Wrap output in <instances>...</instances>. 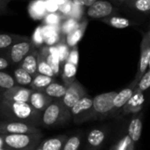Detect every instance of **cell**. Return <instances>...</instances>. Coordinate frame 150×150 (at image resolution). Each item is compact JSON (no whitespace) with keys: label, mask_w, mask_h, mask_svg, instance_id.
<instances>
[{"label":"cell","mask_w":150,"mask_h":150,"mask_svg":"<svg viewBox=\"0 0 150 150\" xmlns=\"http://www.w3.org/2000/svg\"><path fill=\"white\" fill-rule=\"evenodd\" d=\"M8 3L9 0H0V14L3 13L6 10Z\"/></svg>","instance_id":"ee69618b"},{"label":"cell","mask_w":150,"mask_h":150,"mask_svg":"<svg viewBox=\"0 0 150 150\" xmlns=\"http://www.w3.org/2000/svg\"><path fill=\"white\" fill-rule=\"evenodd\" d=\"M39 57V51L35 49L30 53H28L21 62V67L27 71L32 76L37 73V63Z\"/></svg>","instance_id":"d6986e66"},{"label":"cell","mask_w":150,"mask_h":150,"mask_svg":"<svg viewBox=\"0 0 150 150\" xmlns=\"http://www.w3.org/2000/svg\"><path fill=\"white\" fill-rule=\"evenodd\" d=\"M109 135L107 127H97L92 129L87 137V142L90 149L96 150L102 147Z\"/></svg>","instance_id":"9a60e30c"},{"label":"cell","mask_w":150,"mask_h":150,"mask_svg":"<svg viewBox=\"0 0 150 150\" xmlns=\"http://www.w3.org/2000/svg\"><path fill=\"white\" fill-rule=\"evenodd\" d=\"M116 91L97 95L93 98V120H103L114 117L113 99Z\"/></svg>","instance_id":"277c9868"},{"label":"cell","mask_w":150,"mask_h":150,"mask_svg":"<svg viewBox=\"0 0 150 150\" xmlns=\"http://www.w3.org/2000/svg\"><path fill=\"white\" fill-rule=\"evenodd\" d=\"M35 49V45L31 41V39H26L20 41L13 44L6 51V56L13 65L20 64L22 59L32 50Z\"/></svg>","instance_id":"8992f818"},{"label":"cell","mask_w":150,"mask_h":150,"mask_svg":"<svg viewBox=\"0 0 150 150\" xmlns=\"http://www.w3.org/2000/svg\"><path fill=\"white\" fill-rule=\"evenodd\" d=\"M66 86L64 84H60L57 82H51L50 85H48L43 91L52 99H61L66 91Z\"/></svg>","instance_id":"d4e9b609"},{"label":"cell","mask_w":150,"mask_h":150,"mask_svg":"<svg viewBox=\"0 0 150 150\" xmlns=\"http://www.w3.org/2000/svg\"><path fill=\"white\" fill-rule=\"evenodd\" d=\"M10 61L7 58L6 55L0 56V71H4L6 70L9 65H10Z\"/></svg>","instance_id":"7bdbcfd3"},{"label":"cell","mask_w":150,"mask_h":150,"mask_svg":"<svg viewBox=\"0 0 150 150\" xmlns=\"http://www.w3.org/2000/svg\"><path fill=\"white\" fill-rule=\"evenodd\" d=\"M81 145V136L79 134L72 135L66 139L62 150H79Z\"/></svg>","instance_id":"4dcf8cb0"},{"label":"cell","mask_w":150,"mask_h":150,"mask_svg":"<svg viewBox=\"0 0 150 150\" xmlns=\"http://www.w3.org/2000/svg\"><path fill=\"white\" fill-rule=\"evenodd\" d=\"M66 61L78 66V64H79V50H78L77 45H75V46L71 48Z\"/></svg>","instance_id":"f35d334b"},{"label":"cell","mask_w":150,"mask_h":150,"mask_svg":"<svg viewBox=\"0 0 150 150\" xmlns=\"http://www.w3.org/2000/svg\"><path fill=\"white\" fill-rule=\"evenodd\" d=\"M71 6H72L71 0H68V1H66L65 3H64L63 5L58 6V11L57 12L62 15L63 21L69 17L70 13L71 11Z\"/></svg>","instance_id":"74e56055"},{"label":"cell","mask_w":150,"mask_h":150,"mask_svg":"<svg viewBox=\"0 0 150 150\" xmlns=\"http://www.w3.org/2000/svg\"><path fill=\"white\" fill-rule=\"evenodd\" d=\"M147 70H150V58H149V64H148V68Z\"/></svg>","instance_id":"681fc988"},{"label":"cell","mask_w":150,"mask_h":150,"mask_svg":"<svg viewBox=\"0 0 150 150\" xmlns=\"http://www.w3.org/2000/svg\"><path fill=\"white\" fill-rule=\"evenodd\" d=\"M37 72L41 73V74L47 75V76L53 77V78L56 77L52 68L47 63L45 57L42 51H39V57H38V63H37Z\"/></svg>","instance_id":"f1b7e54d"},{"label":"cell","mask_w":150,"mask_h":150,"mask_svg":"<svg viewBox=\"0 0 150 150\" xmlns=\"http://www.w3.org/2000/svg\"><path fill=\"white\" fill-rule=\"evenodd\" d=\"M0 117L8 121H20L31 125H41L42 113L28 103L14 102L0 96Z\"/></svg>","instance_id":"6da1fadb"},{"label":"cell","mask_w":150,"mask_h":150,"mask_svg":"<svg viewBox=\"0 0 150 150\" xmlns=\"http://www.w3.org/2000/svg\"><path fill=\"white\" fill-rule=\"evenodd\" d=\"M53 81H55V78L37 72L35 76H33V81L29 87L31 89L43 90L48 85H50Z\"/></svg>","instance_id":"cb8c5ba5"},{"label":"cell","mask_w":150,"mask_h":150,"mask_svg":"<svg viewBox=\"0 0 150 150\" xmlns=\"http://www.w3.org/2000/svg\"><path fill=\"white\" fill-rule=\"evenodd\" d=\"M117 150H134L135 149V144L131 140L127 133L125 132L122 138L116 143Z\"/></svg>","instance_id":"e575fe53"},{"label":"cell","mask_w":150,"mask_h":150,"mask_svg":"<svg viewBox=\"0 0 150 150\" xmlns=\"http://www.w3.org/2000/svg\"><path fill=\"white\" fill-rule=\"evenodd\" d=\"M42 33L43 37V44L46 46H54L61 39L60 26H50L42 24Z\"/></svg>","instance_id":"ac0fdd59"},{"label":"cell","mask_w":150,"mask_h":150,"mask_svg":"<svg viewBox=\"0 0 150 150\" xmlns=\"http://www.w3.org/2000/svg\"><path fill=\"white\" fill-rule=\"evenodd\" d=\"M145 96L144 92L139 90L135 88L134 92L125 105L123 107L121 113L122 115H129V114H136L142 110L145 104Z\"/></svg>","instance_id":"8fae6325"},{"label":"cell","mask_w":150,"mask_h":150,"mask_svg":"<svg viewBox=\"0 0 150 150\" xmlns=\"http://www.w3.org/2000/svg\"><path fill=\"white\" fill-rule=\"evenodd\" d=\"M62 21H63V17L58 12L48 13L42 19L43 24L50 25V26H60Z\"/></svg>","instance_id":"836d02e7"},{"label":"cell","mask_w":150,"mask_h":150,"mask_svg":"<svg viewBox=\"0 0 150 150\" xmlns=\"http://www.w3.org/2000/svg\"><path fill=\"white\" fill-rule=\"evenodd\" d=\"M103 23L107 24L114 28H117V29H124L126 28H129L132 25H135L136 23L127 18L125 17H121V16H117V15H111L106 18H103L102 20H100Z\"/></svg>","instance_id":"ffe728a7"},{"label":"cell","mask_w":150,"mask_h":150,"mask_svg":"<svg viewBox=\"0 0 150 150\" xmlns=\"http://www.w3.org/2000/svg\"><path fill=\"white\" fill-rule=\"evenodd\" d=\"M26 39H28V37L13 34H0V50L6 51L13 44Z\"/></svg>","instance_id":"603a6c76"},{"label":"cell","mask_w":150,"mask_h":150,"mask_svg":"<svg viewBox=\"0 0 150 150\" xmlns=\"http://www.w3.org/2000/svg\"><path fill=\"white\" fill-rule=\"evenodd\" d=\"M13 78L16 81V83L19 86L22 87H28L30 86L32 81H33V76L29 74L27 71H25L23 68L19 66L13 71Z\"/></svg>","instance_id":"4316f807"},{"label":"cell","mask_w":150,"mask_h":150,"mask_svg":"<svg viewBox=\"0 0 150 150\" xmlns=\"http://www.w3.org/2000/svg\"><path fill=\"white\" fill-rule=\"evenodd\" d=\"M97 0H71V2L82 7H89Z\"/></svg>","instance_id":"b9f144b4"},{"label":"cell","mask_w":150,"mask_h":150,"mask_svg":"<svg viewBox=\"0 0 150 150\" xmlns=\"http://www.w3.org/2000/svg\"><path fill=\"white\" fill-rule=\"evenodd\" d=\"M56 47H57V52H58L60 64H62L63 63H64L66 61L71 48L66 44L65 40H64V36L61 37L60 41L56 44Z\"/></svg>","instance_id":"1f68e13d"},{"label":"cell","mask_w":150,"mask_h":150,"mask_svg":"<svg viewBox=\"0 0 150 150\" xmlns=\"http://www.w3.org/2000/svg\"><path fill=\"white\" fill-rule=\"evenodd\" d=\"M42 132L37 126L20 121L0 120V134H18V133H37Z\"/></svg>","instance_id":"52a82bcc"},{"label":"cell","mask_w":150,"mask_h":150,"mask_svg":"<svg viewBox=\"0 0 150 150\" xmlns=\"http://www.w3.org/2000/svg\"><path fill=\"white\" fill-rule=\"evenodd\" d=\"M150 58V39L145 34L143 35L141 43H140V53H139V59L138 64V69L134 78V81L139 82L140 78L144 75V73L147 71L148 64Z\"/></svg>","instance_id":"30bf717a"},{"label":"cell","mask_w":150,"mask_h":150,"mask_svg":"<svg viewBox=\"0 0 150 150\" xmlns=\"http://www.w3.org/2000/svg\"><path fill=\"white\" fill-rule=\"evenodd\" d=\"M86 95H88L86 88L82 86L81 82L75 80L67 86L65 94L60 100L63 104L68 110H70L80 99H81Z\"/></svg>","instance_id":"ba28073f"},{"label":"cell","mask_w":150,"mask_h":150,"mask_svg":"<svg viewBox=\"0 0 150 150\" xmlns=\"http://www.w3.org/2000/svg\"><path fill=\"white\" fill-rule=\"evenodd\" d=\"M88 24V19L83 17L80 21L79 25L64 36L65 42L70 48L77 45V43L81 40V38L83 37V35H84V34L86 32Z\"/></svg>","instance_id":"e0dca14e"},{"label":"cell","mask_w":150,"mask_h":150,"mask_svg":"<svg viewBox=\"0 0 150 150\" xmlns=\"http://www.w3.org/2000/svg\"><path fill=\"white\" fill-rule=\"evenodd\" d=\"M0 120H1V117H0Z\"/></svg>","instance_id":"f907efd6"},{"label":"cell","mask_w":150,"mask_h":150,"mask_svg":"<svg viewBox=\"0 0 150 150\" xmlns=\"http://www.w3.org/2000/svg\"><path fill=\"white\" fill-rule=\"evenodd\" d=\"M110 150H117V145L115 144V145H113L111 147H110Z\"/></svg>","instance_id":"bcb514c9"},{"label":"cell","mask_w":150,"mask_h":150,"mask_svg":"<svg viewBox=\"0 0 150 150\" xmlns=\"http://www.w3.org/2000/svg\"><path fill=\"white\" fill-rule=\"evenodd\" d=\"M85 7H82V6H80L76 4L72 3V6H71V11L70 13V15L69 17H71V18H74L78 21H81L82 18H83V15H84V10Z\"/></svg>","instance_id":"8d00e7d4"},{"label":"cell","mask_w":150,"mask_h":150,"mask_svg":"<svg viewBox=\"0 0 150 150\" xmlns=\"http://www.w3.org/2000/svg\"><path fill=\"white\" fill-rule=\"evenodd\" d=\"M136 88L142 92H145L150 88V70H147L144 73V75L139 81Z\"/></svg>","instance_id":"d590c367"},{"label":"cell","mask_w":150,"mask_h":150,"mask_svg":"<svg viewBox=\"0 0 150 150\" xmlns=\"http://www.w3.org/2000/svg\"><path fill=\"white\" fill-rule=\"evenodd\" d=\"M31 92H32L31 88L16 85L11 88L6 89L2 93H0V96L10 101L28 103Z\"/></svg>","instance_id":"4fadbf2b"},{"label":"cell","mask_w":150,"mask_h":150,"mask_svg":"<svg viewBox=\"0 0 150 150\" xmlns=\"http://www.w3.org/2000/svg\"><path fill=\"white\" fill-rule=\"evenodd\" d=\"M67 137L65 135H59L44 140L40 146L42 150H62L64 141Z\"/></svg>","instance_id":"484cf974"},{"label":"cell","mask_w":150,"mask_h":150,"mask_svg":"<svg viewBox=\"0 0 150 150\" xmlns=\"http://www.w3.org/2000/svg\"><path fill=\"white\" fill-rule=\"evenodd\" d=\"M125 6L131 10L142 14L150 13V0H133Z\"/></svg>","instance_id":"83f0119b"},{"label":"cell","mask_w":150,"mask_h":150,"mask_svg":"<svg viewBox=\"0 0 150 150\" xmlns=\"http://www.w3.org/2000/svg\"><path fill=\"white\" fill-rule=\"evenodd\" d=\"M51 97H50L43 90H36L32 89L31 95L29 96L28 103L37 111L42 113V111L46 109V107L53 101Z\"/></svg>","instance_id":"2e32d148"},{"label":"cell","mask_w":150,"mask_h":150,"mask_svg":"<svg viewBox=\"0 0 150 150\" xmlns=\"http://www.w3.org/2000/svg\"><path fill=\"white\" fill-rule=\"evenodd\" d=\"M117 13V8L112 3L106 0H97L92 6L88 7L87 16L96 20H102L103 18L115 15Z\"/></svg>","instance_id":"9c48e42d"},{"label":"cell","mask_w":150,"mask_h":150,"mask_svg":"<svg viewBox=\"0 0 150 150\" xmlns=\"http://www.w3.org/2000/svg\"><path fill=\"white\" fill-rule=\"evenodd\" d=\"M6 148L11 150H34L42 139V133H18L1 135Z\"/></svg>","instance_id":"3957f363"},{"label":"cell","mask_w":150,"mask_h":150,"mask_svg":"<svg viewBox=\"0 0 150 150\" xmlns=\"http://www.w3.org/2000/svg\"><path fill=\"white\" fill-rule=\"evenodd\" d=\"M70 113L75 124L93 120V98L86 95L70 109Z\"/></svg>","instance_id":"5b68a950"},{"label":"cell","mask_w":150,"mask_h":150,"mask_svg":"<svg viewBox=\"0 0 150 150\" xmlns=\"http://www.w3.org/2000/svg\"><path fill=\"white\" fill-rule=\"evenodd\" d=\"M28 13L34 20H42L47 13L45 0H33L28 6Z\"/></svg>","instance_id":"44dd1931"},{"label":"cell","mask_w":150,"mask_h":150,"mask_svg":"<svg viewBox=\"0 0 150 150\" xmlns=\"http://www.w3.org/2000/svg\"><path fill=\"white\" fill-rule=\"evenodd\" d=\"M71 119L68 110L60 99H54L42 111L41 125L46 127H54L68 123Z\"/></svg>","instance_id":"7a4b0ae2"},{"label":"cell","mask_w":150,"mask_h":150,"mask_svg":"<svg viewBox=\"0 0 150 150\" xmlns=\"http://www.w3.org/2000/svg\"><path fill=\"white\" fill-rule=\"evenodd\" d=\"M34 150H42V149L41 146H37V147H36L35 149H34Z\"/></svg>","instance_id":"c3c4849f"},{"label":"cell","mask_w":150,"mask_h":150,"mask_svg":"<svg viewBox=\"0 0 150 150\" xmlns=\"http://www.w3.org/2000/svg\"><path fill=\"white\" fill-rule=\"evenodd\" d=\"M136 86H137V82L132 81V83L128 87H126L125 88L122 89L119 92H117V94L113 99L114 117H117L121 112L123 107L125 105V103L128 102V100L132 96Z\"/></svg>","instance_id":"5bb4252c"},{"label":"cell","mask_w":150,"mask_h":150,"mask_svg":"<svg viewBox=\"0 0 150 150\" xmlns=\"http://www.w3.org/2000/svg\"><path fill=\"white\" fill-rule=\"evenodd\" d=\"M146 35L148 36V38L150 39V28H149V30H148V31H147V32H146Z\"/></svg>","instance_id":"7dc6e473"},{"label":"cell","mask_w":150,"mask_h":150,"mask_svg":"<svg viewBox=\"0 0 150 150\" xmlns=\"http://www.w3.org/2000/svg\"><path fill=\"white\" fill-rule=\"evenodd\" d=\"M142 128H143V113L140 111L139 113L132 114V117L130 118L127 124L126 133L135 145L140 139Z\"/></svg>","instance_id":"7c38bea8"},{"label":"cell","mask_w":150,"mask_h":150,"mask_svg":"<svg viewBox=\"0 0 150 150\" xmlns=\"http://www.w3.org/2000/svg\"><path fill=\"white\" fill-rule=\"evenodd\" d=\"M58 5L54 0H45V8L48 13H57L58 11Z\"/></svg>","instance_id":"60d3db41"},{"label":"cell","mask_w":150,"mask_h":150,"mask_svg":"<svg viewBox=\"0 0 150 150\" xmlns=\"http://www.w3.org/2000/svg\"><path fill=\"white\" fill-rule=\"evenodd\" d=\"M31 41L34 42V44L36 46H40L43 44V37H42V27L39 26L35 28Z\"/></svg>","instance_id":"ab89813d"},{"label":"cell","mask_w":150,"mask_h":150,"mask_svg":"<svg viewBox=\"0 0 150 150\" xmlns=\"http://www.w3.org/2000/svg\"><path fill=\"white\" fill-rule=\"evenodd\" d=\"M54 1H55L58 6H61V5H63L64 3H65L66 1H68V0H54Z\"/></svg>","instance_id":"f6af8a7d"},{"label":"cell","mask_w":150,"mask_h":150,"mask_svg":"<svg viewBox=\"0 0 150 150\" xmlns=\"http://www.w3.org/2000/svg\"><path fill=\"white\" fill-rule=\"evenodd\" d=\"M62 67V80L64 81V84L67 87L69 84H71L75 80L77 72V65H75L71 63H69L65 61L61 64Z\"/></svg>","instance_id":"7402d4cb"},{"label":"cell","mask_w":150,"mask_h":150,"mask_svg":"<svg viewBox=\"0 0 150 150\" xmlns=\"http://www.w3.org/2000/svg\"><path fill=\"white\" fill-rule=\"evenodd\" d=\"M80 23V21L71 18V17H68L66 19H64L61 24H60V33L62 36H65L67 34H69L71 30H73L75 28H76Z\"/></svg>","instance_id":"f546056e"},{"label":"cell","mask_w":150,"mask_h":150,"mask_svg":"<svg viewBox=\"0 0 150 150\" xmlns=\"http://www.w3.org/2000/svg\"><path fill=\"white\" fill-rule=\"evenodd\" d=\"M17 83L13 78V76L8 72L0 71V88H3L4 90L11 88L16 86Z\"/></svg>","instance_id":"d6a6232c"}]
</instances>
